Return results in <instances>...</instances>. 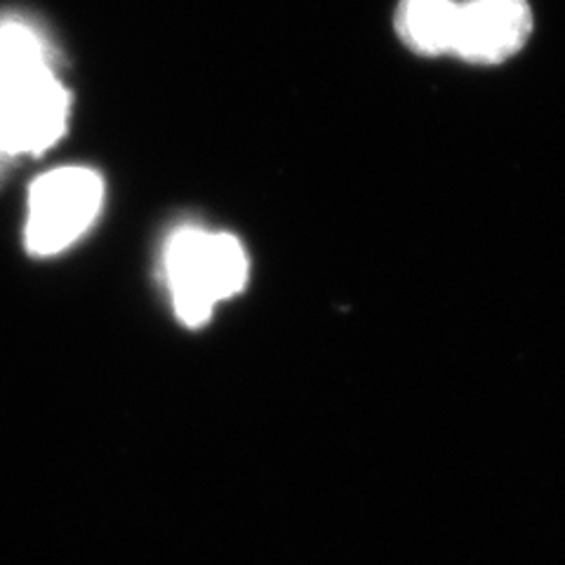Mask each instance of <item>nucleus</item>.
Segmentation results:
<instances>
[{"mask_svg": "<svg viewBox=\"0 0 565 565\" xmlns=\"http://www.w3.org/2000/svg\"><path fill=\"white\" fill-rule=\"evenodd\" d=\"M166 276L174 313L186 328L205 326L220 302L243 292L250 262L232 234L182 226L166 245Z\"/></svg>", "mask_w": 565, "mask_h": 565, "instance_id": "nucleus-1", "label": "nucleus"}, {"mask_svg": "<svg viewBox=\"0 0 565 565\" xmlns=\"http://www.w3.org/2000/svg\"><path fill=\"white\" fill-rule=\"evenodd\" d=\"M104 182L93 168H55L31 184L26 250L33 257L57 255L76 243L97 220Z\"/></svg>", "mask_w": 565, "mask_h": 565, "instance_id": "nucleus-2", "label": "nucleus"}, {"mask_svg": "<svg viewBox=\"0 0 565 565\" xmlns=\"http://www.w3.org/2000/svg\"><path fill=\"white\" fill-rule=\"evenodd\" d=\"M71 95L57 71L0 76V153L39 156L66 130Z\"/></svg>", "mask_w": 565, "mask_h": 565, "instance_id": "nucleus-3", "label": "nucleus"}, {"mask_svg": "<svg viewBox=\"0 0 565 565\" xmlns=\"http://www.w3.org/2000/svg\"><path fill=\"white\" fill-rule=\"evenodd\" d=\"M530 33L533 10L527 0H465L457 3L452 55L494 66L519 55Z\"/></svg>", "mask_w": 565, "mask_h": 565, "instance_id": "nucleus-4", "label": "nucleus"}, {"mask_svg": "<svg viewBox=\"0 0 565 565\" xmlns=\"http://www.w3.org/2000/svg\"><path fill=\"white\" fill-rule=\"evenodd\" d=\"M457 0H401L394 26L398 39L422 57L452 55Z\"/></svg>", "mask_w": 565, "mask_h": 565, "instance_id": "nucleus-5", "label": "nucleus"}, {"mask_svg": "<svg viewBox=\"0 0 565 565\" xmlns=\"http://www.w3.org/2000/svg\"><path fill=\"white\" fill-rule=\"evenodd\" d=\"M55 71V50L33 24L0 17V76Z\"/></svg>", "mask_w": 565, "mask_h": 565, "instance_id": "nucleus-6", "label": "nucleus"}, {"mask_svg": "<svg viewBox=\"0 0 565 565\" xmlns=\"http://www.w3.org/2000/svg\"><path fill=\"white\" fill-rule=\"evenodd\" d=\"M0 156H3V153H0Z\"/></svg>", "mask_w": 565, "mask_h": 565, "instance_id": "nucleus-7", "label": "nucleus"}]
</instances>
